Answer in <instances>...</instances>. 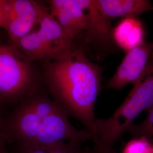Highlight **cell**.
Segmentation results:
<instances>
[{"label": "cell", "mask_w": 153, "mask_h": 153, "mask_svg": "<svg viewBox=\"0 0 153 153\" xmlns=\"http://www.w3.org/2000/svg\"><path fill=\"white\" fill-rule=\"evenodd\" d=\"M153 51V42H145L126 52L114 75L105 88L120 90L129 83L136 84L145 75Z\"/></svg>", "instance_id": "cell-7"}, {"label": "cell", "mask_w": 153, "mask_h": 153, "mask_svg": "<svg viewBox=\"0 0 153 153\" xmlns=\"http://www.w3.org/2000/svg\"><path fill=\"white\" fill-rule=\"evenodd\" d=\"M102 73L101 67L87 57L83 47L59 60L43 64V78L53 99L91 134Z\"/></svg>", "instance_id": "cell-1"}, {"label": "cell", "mask_w": 153, "mask_h": 153, "mask_svg": "<svg viewBox=\"0 0 153 153\" xmlns=\"http://www.w3.org/2000/svg\"><path fill=\"white\" fill-rule=\"evenodd\" d=\"M146 71H153V51L148 62V66H147Z\"/></svg>", "instance_id": "cell-18"}, {"label": "cell", "mask_w": 153, "mask_h": 153, "mask_svg": "<svg viewBox=\"0 0 153 153\" xmlns=\"http://www.w3.org/2000/svg\"><path fill=\"white\" fill-rule=\"evenodd\" d=\"M83 143L72 140L44 146H19L18 153H86L82 149Z\"/></svg>", "instance_id": "cell-12"}, {"label": "cell", "mask_w": 153, "mask_h": 153, "mask_svg": "<svg viewBox=\"0 0 153 153\" xmlns=\"http://www.w3.org/2000/svg\"><path fill=\"white\" fill-rule=\"evenodd\" d=\"M68 114L53 99L36 93L24 99L5 120L0 133L7 143L19 146H44L78 140H92L87 130H78Z\"/></svg>", "instance_id": "cell-2"}, {"label": "cell", "mask_w": 153, "mask_h": 153, "mask_svg": "<svg viewBox=\"0 0 153 153\" xmlns=\"http://www.w3.org/2000/svg\"><path fill=\"white\" fill-rule=\"evenodd\" d=\"M121 153H153V143L146 137L132 138L123 148Z\"/></svg>", "instance_id": "cell-14"}, {"label": "cell", "mask_w": 153, "mask_h": 153, "mask_svg": "<svg viewBox=\"0 0 153 153\" xmlns=\"http://www.w3.org/2000/svg\"><path fill=\"white\" fill-rule=\"evenodd\" d=\"M148 116L140 124L133 125L128 132L132 138L147 137L152 140L153 137V106L148 110Z\"/></svg>", "instance_id": "cell-13"}, {"label": "cell", "mask_w": 153, "mask_h": 153, "mask_svg": "<svg viewBox=\"0 0 153 153\" xmlns=\"http://www.w3.org/2000/svg\"><path fill=\"white\" fill-rule=\"evenodd\" d=\"M5 3L6 0H0V27H1L4 10V7L5 5Z\"/></svg>", "instance_id": "cell-17"}, {"label": "cell", "mask_w": 153, "mask_h": 153, "mask_svg": "<svg viewBox=\"0 0 153 153\" xmlns=\"http://www.w3.org/2000/svg\"><path fill=\"white\" fill-rule=\"evenodd\" d=\"M115 45L126 52L145 42V30L142 22L137 17L123 19L112 31Z\"/></svg>", "instance_id": "cell-11"}, {"label": "cell", "mask_w": 153, "mask_h": 153, "mask_svg": "<svg viewBox=\"0 0 153 153\" xmlns=\"http://www.w3.org/2000/svg\"><path fill=\"white\" fill-rule=\"evenodd\" d=\"M39 76L22 51L0 43V103L23 100L37 92Z\"/></svg>", "instance_id": "cell-4"}, {"label": "cell", "mask_w": 153, "mask_h": 153, "mask_svg": "<svg viewBox=\"0 0 153 153\" xmlns=\"http://www.w3.org/2000/svg\"><path fill=\"white\" fill-rule=\"evenodd\" d=\"M39 28L19 39L16 46L31 60H59L79 47L70 38L47 9L39 23Z\"/></svg>", "instance_id": "cell-5"}, {"label": "cell", "mask_w": 153, "mask_h": 153, "mask_svg": "<svg viewBox=\"0 0 153 153\" xmlns=\"http://www.w3.org/2000/svg\"><path fill=\"white\" fill-rule=\"evenodd\" d=\"M47 8L33 0H6L1 27L7 31L10 44L33 31Z\"/></svg>", "instance_id": "cell-6"}, {"label": "cell", "mask_w": 153, "mask_h": 153, "mask_svg": "<svg viewBox=\"0 0 153 153\" xmlns=\"http://www.w3.org/2000/svg\"><path fill=\"white\" fill-rule=\"evenodd\" d=\"M49 13L57 21L66 35L75 41L84 33L86 17L76 0H51Z\"/></svg>", "instance_id": "cell-9"}, {"label": "cell", "mask_w": 153, "mask_h": 153, "mask_svg": "<svg viewBox=\"0 0 153 153\" xmlns=\"http://www.w3.org/2000/svg\"><path fill=\"white\" fill-rule=\"evenodd\" d=\"M151 140V141H152V142H153V138H152V140Z\"/></svg>", "instance_id": "cell-19"}, {"label": "cell", "mask_w": 153, "mask_h": 153, "mask_svg": "<svg viewBox=\"0 0 153 153\" xmlns=\"http://www.w3.org/2000/svg\"><path fill=\"white\" fill-rule=\"evenodd\" d=\"M99 11L107 19L137 17L153 10V6L148 0H95Z\"/></svg>", "instance_id": "cell-10"}, {"label": "cell", "mask_w": 153, "mask_h": 153, "mask_svg": "<svg viewBox=\"0 0 153 153\" xmlns=\"http://www.w3.org/2000/svg\"><path fill=\"white\" fill-rule=\"evenodd\" d=\"M153 106V71H146L133 85L123 104L107 119H96L92 132L94 147L112 149L133 122L143 111Z\"/></svg>", "instance_id": "cell-3"}, {"label": "cell", "mask_w": 153, "mask_h": 153, "mask_svg": "<svg viewBox=\"0 0 153 153\" xmlns=\"http://www.w3.org/2000/svg\"><path fill=\"white\" fill-rule=\"evenodd\" d=\"M76 1L86 14L85 44H90L104 50L111 48L115 45L112 38L113 28L109 19L99 11L95 0Z\"/></svg>", "instance_id": "cell-8"}, {"label": "cell", "mask_w": 153, "mask_h": 153, "mask_svg": "<svg viewBox=\"0 0 153 153\" xmlns=\"http://www.w3.org/2000/svg\"><path fill=\"white\" fill-rule=\"evenodd\" d=\"M6 143L5 138L0 133V153H7Z\"/></svg>", "instance_id": "cell-16"}, {"label": "cell", "mask_w": 153, "mask_h": 153, "mask_svg": "<svg viewBox=\"0 0 153 153\" xmlns=\"http://www.w3.org/2000/svg\"><path fill=\"white\" fill-rule=\"evenodd\" d=\"M86 153H118L115 151L114 149H101L94 147L91 149L86 150Z\"/></svg>", "instance_id": "cell-15"}]
</instances>
